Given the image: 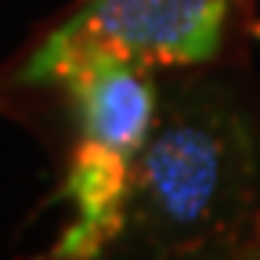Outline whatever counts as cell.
<instances>
[{
    "label": "cell",
    "instance_id": "cell-1",
    "mask_svg": "<svg viewBox=\"0 0 260 260\" xmlns=\"http://www.w3.org/2000/svg\"><path fill=\"white\" fill-rule=\"evenodd\" d=\"M260 220V130L246 98L213 76L159 87V116L130 159L119 260H167Z\"/></svg>",
    "mask_w": 260,
    "mask_h": 260
},
{
    "label": "cell",
    "instance_id": "cell-2",
    "mask_svg": "<svg viewBox=\"0 0 260 260\" xmlns=\"http://www.w3.org/2000/svg\"><path fill=\"white\" fill-rule=\"evenodd\" d=\"M232 0H83L29 54L18 80L37 83L47 65L76 51H112L141 65L213 61L224 47Z\"/></svg>",
    "mask_w": 260,
    "mask_h": 260
},
{
    "label": "cell",
    "instance_id": "cell-3",
    "mask_svg": "<svg viewBox=\"0 0 260 260\" xmlns=\"http://www.w3.org/2000/svg\"><path fill=\"white\" fill-rule=\"evenodd\" d=\"M37 83H58L76 109L80 138L134 159L159 116L152 65L112 51H76L47 65Z\"/></svg>",
    "mask_w": 260,
    "mask_h": 260
},
{
    "label": "cell",
    "instance_id": "cell-4",
    "mask_svg": "<svg viewBox=\"0 0 260 260\" xmlns=\"http://www.w3.org/2000/svg\"><path fill=\"white\" fill-rule=\"evenodd\" d=\"M126 195H130V155L80 138L69 174L58 191V199H73L76 220L65 228L54 242V256L87 260L105 253L126 220Z\"/></svg>",
    "mask_w": 260,
    "mask_h": 260
},
{
    "label": "cell",
    "instance_id": "cell-5",
    "mask_svg": "<svg viewBox=\"0 0 260 260\" xmlns=\"http://www.w3.org/2000/svg\"><path fill=\"white\" fill-rule=\"evenodd\" d=\"M167 260H260V220L242 235H224V239H210L203 246L181 249Z\"/></svg>",
    "mask_w": 260,
    "mask_h": 260
},
{
    "label": "cell",
    "instance_id": "cell-6",
    "mask_svg": "<svg viewBox=\"0 0 260 260\" xmlns=\"http://www.w3.org/2000/svg\"><path fill=\"white\" fill-rule=\"evenodd\" d=\"M37 260H73V256H54V253H47V256H37ZM87 260H119V256H112V253L105 249V253H98V256H87Z\"/></svg>",
    "mask_w": 260,
    "mask_h": 260
}]
</instances>
